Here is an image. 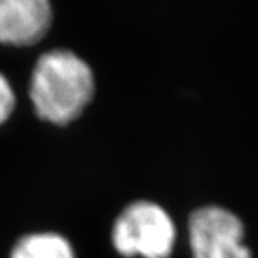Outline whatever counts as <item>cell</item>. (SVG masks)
Wrapping results in <instances>:
<instances>
[{
  "instance_id": "277c9868",
  "label": "cell",
  "mask_w": 258,
  "mask_h": 258,
  "mask_svg": "<svg viewBox=\"0 0 258 258\" xmlns=\"http://www.w3.org/2000/svg\"><path fill=\"white\" fill-rule=\"evenodd\" d=\"M52 8L46 0H0V42L28 46L46 35Z\"/></svg>"
},
{
  "instance_id": "6da1fadb",
  "label": "cell",
  "mask_w": 258,
  "mask_h": 258,
  "mask_svg": "<svg viewBox=\"0 0 258 258\" xmlns=\"http://www.w3.org/2000/svg\"><path fill=\"white\" fill-rule=\"evenodd\" d=\"M95 81L91 68L68 50L45 53L33 69L30 99L42 119L64 125L91 102Z\"/></svg>"
},
{
  "instance_id": "8992f818",
  "label": "cell",
  "mask_w": 258,
  "mask_h": 258,
  "mask_svg": "<svg viewBox=\"0 0 258 258\" xmlns=\"http://www.w3.org/2000/svg\"><path fill=\"white\" fill-rule=\"evenodd\" d=\"M15 106V93L6 78L0 74V125L8 119Z\"/></svg>"
},
{
  "instance_id": "3957f363",
  "label": "cell",
  "mask_w": 258,
  "mask_h": 258,
  "mask_svg": "<svg viewBox=\"0 0 258 258\" xmlns=\"http://www.w3.org/2000/svg\"><path fill=\"white\" fill-rule=\"evenodd\" d=\"M189 241L194 258H251L242 222L222 207L208 205L194 212Z\"/></svg>"
},
{
  "instance_id": "5b68a950",
  "label": "cell",
  "mask_w": 258,
  "mask_h": 258,
  "mask_svg": "<svg viewBox=\"0 0 258 258\" xmlns=\"http://www.w3.org/2000/svg\"><path fill=\"white\" fill-rule=\"evenodd\" d=\"M10 258H75L71 244L53 232L30 234L18 241Z\"/></svg>"
},
{
  "instance_id": "7a4b0ae2",
  "label": "cell",
  "mask_w": 258,
  "mask_h": 258,
  "mask_svg": "<svg viewBox=\"0 0 258 258\" xmlns=\"http://www.w3.org/2000/svg\"><path fill=\"white\" fill-rule=\"evenodd\" d=\"M176 238L169 214L151 201L128 205L113 227V245L125 257L168 258Z\"/></svg>"
}]
</instances>
